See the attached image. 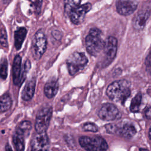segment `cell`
I'll use <instances>...</instances> for the list:
<instances>
[{"label":"cell","instance_id":"obj_1","mask_svg":"<svg viewBox=\"0 0 151 151\" xmlns=\"http://www.w3.org/2000/svg\"><path fill=\"white\" fill-rule=\"evenodd\" d=\"M130 82L127 80L113 81L107 87L106 94L114 102L123 104L130 95Z\"/></svg>","mask_w":151,"mask_h":151},{"label":"cell","instance_id":"obj_2","mask_svg":"<svg viewBox=\"0 0 151 151\" xmlns=\"http://www.w3.org/2000/svg\"><path fill=\"white\" fill-rule=\"evenodd\" d=\"M103 44L101 31L96 28H91L85 38V46L88 53L92 56H98L103 49Z\"/></svg>","mask_w":151,"mask_h":151},{"label":"cell","instance_id":"obj_3","mask_svg":"<svg viewBox=\"0 0 151 151\" xmlns=\"http://www.w3.org/2000/svg\"><path fill=\"white\" fill-rule=\"evenodd\" d=\"M108 133L116 134L126 139L132 138L136 133L135 126L131 123L121 122L119 124L109 123L104 126Z\"/></svg>","mask_w":151,"mask_h":151},{"label":"cell","instance_id":"obj_4","mask_svg":"<svg viewBox=\"0 0 151 151\" xmlns=\"http://www.w3.org/2000/svg\"><path fill=\"white\" fill-rule=\"evenodd\" d=\"M117 51V40L114 37H109L104 41L101 58L100 60L102 67H106L114 60Z\"/></svg>","mask_w":151,"mask_h":151},{"label":"cell","instance_id":"obj_5","mask_svg":"<svg viewBox=\"0 0 151 151\" xmlns=\"http://www.w3.org/2000/svg\"><path fill=\"white\" fill-rule=\"evenodd\" d=\"M88 62V58L83 52H74L66 60V64L70 75L74 76L83 70Z\"/></svg>","mask_w":151,"mask_h":151},{"label":"cell","instance_id":"obj_6","mask_svg":"<svg viewBox=\"0 0 151 151\" xmlns=\"http://www.w3.org/2000/svg\"><path fill=\"white\" fill-rule=\"evenodd\" d=\"M78 142L81 147L86 150H106L109 147L105 139L101 136H81Z\"/></svg>","mask_w":151,"mask_h":151},{"label":"cell","instance_id":"obj_7","mask_svg":"<svg viewBox=\"0 0 151 151\" xmlns=\"http://www.w3.org/2000/svg\"><path fill=\"white\" fill-rule=\"evenodd\" d=\"M47 39L42 29L38 30L34 34L31 44V52L35 60H39L46 51Z\"/></svg>","mask_w":151,"mask_h":151},{"label":"cell","instance_id":"obj_8","mask_svg":"<svg viewBox=\"0 0 151 151\" xmlns=\"http://www.w3.org/2000/svg\"><path fill=\"white\" fill-rule=\"evenodd\" d=\"M52 115V109L50 106H45L41 108L37 113L35 122L36 132H46L49 126Z\"/></svg>","mask_w":151,"mask_h":151},{"label":"cell","instance_id":"obj_9","mask_svg":"<svg viewBox=\"0 0 151 151\" xmlns=\"http://www.w3.org/2000/svg\"><path fill=\"white\" fill-rule=\"evenodd\" d=\"M98 116L105 121H113L120 118L122 114L117 107L111 103H105L100 109Z\"/></svg>","mask_w":151,"mask_h":151},{"label":"cell","instance_id":"obj_10","mask_svg":"<svg viewBox=\"0 0 151 151\" xmlns=\"http://www.w3.org/2000/svg\"><path fill=\"white\" fill-rule=\"evenodd\" d=\"M91 9V4L89 2L79 5L73 8L68 14L71 22L75 25H78L82 23L85 18L86 14Z\"/></svg>","mask_w":151,"mask_h":151},{"label":"cell","instance_id":"obj_11","mask_svg":"<svg viewBox=\"0 0 151 151\" xmlns=\"http://www.w3.org/2000/svg\"><path fill=\"white\" fill-rule=\"evenodd\" d=\"M50 140L46 132H36L31 141V147L32 150H45L48 149Z\"/></svg>","mask_w":151,"mask_h":151},{"label":"cell","instance_id":"obj_12","mask_svg":"<svg viewBox=\"0 0 151 151\" xmlns=\"http://www.w3.org/2000/svg\"><path fill=\"white\" fill-rule=\"evenodd\" d=\"M137 3L135 0H117L116 2L117 12L121 15L127 16L135 11Z\"/></svg>","mask_w":151,"mask_h":151},{"label":"cell","instance_id":"obj_13","mask_svg":"<svg viewBox=\"0 0 151 151\" xmlns=\"http://www.w3.org/2000/svg\"><path fill=\"white\" fill-rule=\"evenodd\" d=\"M150 16V10L146 9L145 10H140L133 18L132 21V25L134 29L137 31L142 30L146 25V22Z\"/></svg>","mask_w":151,"mask_h":151},{"label":"cell","instance_id":"obj_14","mask_svg":"<svg viewBox=\"0 0 151 151\" xmlns=\"http://www.w3.org/2000/svg\"><path fill=\"white\" fill-rule=\"evenodd\" d=\"M36 85V80L35 78H32L28 80L21 93V98L24 101H29L32 99L35 93Z\"/></svg>","mask_w":151,"mask_h":151},{"label":"cell","instance_id":"obj_15","mask_svg":"<svg viewBox=\"0 0 151 151\" xmlns=\"http://www.w3.org/2000/svg\"><path fill=\"white\" fill-rule=\"evenodd\" d=\"M28 136L23 132L16 128L12 136V142L15 149L18 151L24 150L25 149V138Z\"/></svg>","mask_w":151,"mask_h":151},{"label":"cell","instance_id":"obj_16","mask_svg":"<svg viewBox=\"0 0 151 151\" xmlns=\"http://www.w3.org/2000/svg\"><path fill=\"white\" fill-rule=\"evenodd\" d=\"M22 58L19 55H17L13 61L12 64V80L15 86L19 84L21 73Z\"/></svg>","mask_w":151,"mask_h":151},{"label":"cell","instance_id":"obj_17","mask_svg":"<svg viewBox=\"0 0 151 151\" xmlns=\"http://www.w3.org/2000/svg\"><path fill=\"white\" fill-rule=\"evenodd\" d=\"M58 90V83L56 80H50L48 81L44 88V92L45 96L48 99L53 98L57 94Z\"/></svg>","mask_w":151,"mask_h":151},{"label":"cell","instance_id":"obj_18","mask_svg":"<svg viewBox=\"0 0 151 151\" xmlns=\"http://www.w3.org/2000/svg\"><path fill=\"white\" fill-rule=\"evenodd\" d=\"M27 30L25 27L18 28L14 32V45L17 50L21 49L25 39Z\"/></svg>","mask_w":151,"mask_h":151},{"label":"cell","instance_id":"obj_19","mask_svg":"<svg viewBox=\"0 0 151 151\" xmlns=\"http://www.w3.org/2000/svg\"><path fill=\"white\" fill-rule=\"evenodd\" d=\"M12 99L9 93H5L0 97V112L4 113L11 108Z\"/></svg>","mask_w":151,"mask_h":151},{"label":"cell","instance_id":"obj_20","mask_svg":"<svg viewBox=\"0 0 151 151\" xmlns=\"http://www.w3.org/2000/svg\"><path fill=\"white\" fill-rule=\"evenodd\" d=\"M142 101V94L141 93H138L132 99L130 105V110L132 113H137L139 111L140 107Z\"/></svg>","mask_w":151,"mask_h":151},{"label":"cell","instance_id":"obj_21","mask_svg":"<svg viewBox=\"0 0 151 151\" xmlns=\"http://www.w3.org/2000/svg\"><path fill=\"white\" fill-rule=\"evenodd\" d=\"M81 0H64V13L68 16L69 12L80 4Z\"/></svg>","mask_w":151,"mask_h":151},{"label":"cell","instance_id":"obj_22","mask_svg":"<svg viewBox=\"0 0 151 151\" xmlns=\"http://www.w3.org/2000/svg\"><path fill=\"white\" fill-rule=\"evenodd\" d=\"M8 60L6 57H3L1 58L0 61V77L5 80L8 75Z\"/></svg>","mask_w":151,"mask_h":151},{"label":"cell","instance_id":"obj_23","mask_svg":"<svg viewBox=\"0 0 151 151\" xmlns=\"http://www.w3.org/2000/svg\"><path fill=\"white\" fill-rule=\"evenodd\" d=\"M0 45L3 48H7L8 46L7 34L4 25L1 27L0 29Z\"/></svg>","mask_w":151,"mask_h":151},{"label":"cell","instance_id":"obj_24","mask_svg":"<svg viewBox=\"0 0 151 151\" xmlns=\"http://www.w3.org/2000/svg\"><path fill=\"white\" fill-rule=\"evenodd\" d=\"M31 63L29 60H26L24 67L22 68V70L21 69V77H20V82H19V84H22V83L24 82V81L25 80L26 77H27V74L28 73V72L29 71V69L31 68Z\"/></svg>","mask_w":151,"mask_h":151},{"label":"cell","instance_id":"obj_25","mask_svg":"<svg viewBox=\"0 0 151 151\" xmlns=\"http://www.w3.org/2000/svg\"><path fill=\"white\" fill-rule=\"evenodd\" d=\"M82 129L84 131L92 132H97L99 130L98 127L93 123L87 122L83 125Z\"/></svg>","mask_w":151,"mask_h":151},{"label":"cell","instance_id":"obj_26","mask_svg":"<svg viewBox=\"0 0 151 151\" xmlns=\"http://www.w3.org/2000/svg\"><path fill=\"white\" fill-rule=\"evenodd\" d=\"M31 4L32 7L35 13L39 14L41 12V6L42 4V0H29Z\"/></svg>","mask_w":151,"mask_h":151},{"label":"cell","instance_id":"obj_27","mask_svg":"<svg viewBox=\"0 0 151 151\" xmlns=\"http://www.w3.org/2000/svg\"><path fill=\"white\" fill-rule=\"evenodd\" d=\"M145 65L146 67V70L149 73L150 71V52L148 53L146 60H145Z\"/></svg>","mask_w":151,"mask_h":151},{"label":"cell","instance_id":"obj_28","mask_svg":"<svg viewBox=\"0 0 151 151\" xmlns=\"http://www.w3.org/2000/svg\"><path fill=\"white\" fill-rule=\"evenodd\" d=\"M52 36L57 40H60L61 38L62 35H61V32H60L58 30H54L52 32Z\"/></svg>","mask_w":151,"mask_h":151},{"label":"cell","instance_id":"obj_29","mask_svg":"<svg viewBox=\"0 0 151 151\" xmlns=\"http://www.w3.org/2000/svg\"><path fill=\"white\" fill-rule=\"evenodd\" d=\"M144 114H145V116L146 117V119H150V106H148L147 107L145 110V111H144Z\"/></svg>","mask_w":151,"mask_h":151},{"label":"cell","instance_id":"obj_30","mask_svg":"<svg viewBox=\"0 0 151 151\" xmlns=\"http://www.w3.org/2000/svg\"><path fill=\"white\" fill-rule=\"evenodd\" d=\"M5 150H12V149L10 147V146L8 144H7L5 146Z\"/></svg>","mask_w":151,"mask_h":151},{"label":"cell","instance_id":"obj_31","mask_svg":"<svg viewBox=\"0 0 151 151\" xmlns=\"http://www.w3.org/2000/svg\"><path fill=\"white\" fill-rule=\"evenodd\" d=\"M150 127L149 129V131H148V136H149V139H150V137H151V136H150V133H151V131H150Z\"/></svg>","mask_w":151,"mask_h":151},{"label":"cell","instance_id":"obj_32","mask_svg":"<svg viewBox=\"0 0 151 151\" xmlns=\"http://www.w3.org/2000/svg\"><path fill=\"white\" fill-rule=\"evenodd\" d=\"M11 1V0H2L3 2H4V4H8Z\"/></svg>","mask_w":151,"mask_h":151}]
</instances>
